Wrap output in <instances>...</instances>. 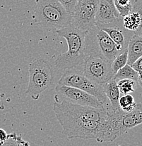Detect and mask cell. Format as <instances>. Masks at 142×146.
<instances>
[{
	"label": "cell",
	"instance_id": "obj_1",
	"mask_svg": "<svg viewBox=\"0 0 142 146\" xmlns=\"http://www.w3.org/2000/svg\"><path fill=\"white\" fill-rule=\"evenodd\" d=\"M53 111L68 139H94L98 143L112 142L114 138L108 122L105 108L81 106L62 100L55 101Z\"/></svg>",
	"mask_w": 142,
	"mask_h": 146
},
{
	"label": "cell",
	"instance_id": "obj_2",
	"mask_svg": "<svg viewBox=\"0 0 142 146\" xmlns=\"http://www.w3.org/2000/svg\"><path fill=\"white\" fill-rule=\"evenodd\" d=\"M57 34L65 38L68 45L67 52L59 55L55 62V65L60 70H67L79 68L84 62L85 36L87 32L76 28L71 24L57 30Z\"/></svg>",
	"mask_w": 142,
	"mask_h": 146
},
{
	"label": "cell",
	"instance_id": "obj_3",
	"mask_svg": "<svg viewBox=\"0 0 142 146\" xmlns=\"http://www.w3.org/2000/svg\"><path fill=\"white\" fill-rule=\"evenodd\" d=\"M33 20L46 31L56 32L71 24V15L57 0H36Z\"/></svg>",
	"mask_w": 142,
	"mask_h": 146
},
{
	"label": "cell",
	"instance_id": "obj_4",
	"mask_svg": "<svg viewBox=\"0 0 142 146\" xmlns=\"http://www.w3.org/2000/svg\"><path fill=\"white\" fill-rule=\"evenodd\" d=\"M29 81L26 94L38 100L40 95L50 88L54 81V70L48 60L38 58L28 66Z\"/></svg>",
	"mask_w": 142,
	"mask_h": 146
},
{
	"label": "cell",
	"instance_id": "obj_5",
	"mask_svg": "<svg viewBox=\"0 0 142 146\" xmlns=\"http://www.w3.org/2000/svg\"><path fill=\"white\" fill-rule=\"evenodd\" d=\"M121 51L105 32L94 25L85 36V56H98L112 63Z\"/></svg>",
	"mask_w": 142,
	"mask_h": 146
},
{
	"label": "cell",
	"instance_id": "obj_6",
	"mask_svg": "<svg viewBox=\"0 0 142 146\" xmlns=\"http://www.w3.org/2000/svg\"><path fill=\"white\" fill-rule=\"evenodd\" d=\"M58 84L75 87L84 91L94 96L103 105L108 100L103 85L98 84L87 78L79 68L65 70L58 81Z\"/></svg>",
	"mask_w": 142,
	"mask_h": 146
},
{
	"label": "cell",
	"instance_id": "obj_7",
	"mask_svg": "<svg viewBox=\"0 0 142 146\" xmlns=\"http://www.w3.org/2000/svg\"><path fill=\"white\" fill-rule=\"evenodd\" d=\"M81 67L87 78L100 85L110 80L114 75L110 62L98 56H87Z\"/></svg>",
	"mask_w": 142,
	"mask_h": 146
},
{
	"label": "cell",
	"instance_id": "obj_8",
	"mask_svg": "<svg viewBox=\"0 0 142 146\" xmlns=\"http://www.w3.org/2000/svg\"><path fill=\"white\" fill-rule=\"evenodd\" d=\"M99 0L77 1L71 16V24L82 31H88L96 24V14Z\"/></svg>",
	"mask_w": 142,
	"mask_h": 146
},
{
	"label": "cell",
	"instance_id": "obj_9",
	"mask_svg": "<svg viewBox=\"0 0 142 146\" xmlns=\"http://www.w3.org/2000/svg\"><path fill=\"white\" fill-rule=\"evenodd\" d=\"M55 91L57 93L55 97L62 98V100H65L69 103L81 106H91L94 108L103 107V104H101L94 96L77 88L58 84L55 87Z\"/></svg>",
	"mask_w": 142,
	"mask_h": 146
},
{
	"label": "cell",
	"instance_id": "obj_10",
	"mask_svg": "<svg viewBox=\"0 0 142 146\" xmlns=\"http://www.w3.org/2000/svg\"><path fill=\"white\" fill-rule=\"evenodd\" d=\"M95 25L108 35V36L116 44L117 48L121 52L127 49L129 39L132 37L133 35L135 34L124 27L122 18H117L113 22L110 23H96Z\"/></svg>",
	"mask_w": 142,
	"mask_h": 146
},
{
	"label": "cell",
	"instance_id": "obj_11",
	"mask_svg": "<svg viewBox=\"0 0 142 146\" xmlns=\"http://www.w3.org/2000/svg\"><path fill=\"white\" fill-rule=\"evenodd\" d=\"M141 0H135L132 11L122 17L123 26L135 34H141Z\"/></svg>",
	"mask_w": 142,
	"mask_h": 146
},
{
	"label": "cell",
	"instance_id": "obj_12",
	"mask_svg": "<svg viewBox=\"0 0 142 146\" xmlns=\"http://www.w3.org/2000/svg\"><path fill=\"white\" fill-rule=\"evenodd\" d=\"M122 17L119 14L114 6L111 5L105 0H99L96 14V23H110Z\"/></svg>",
	"mask_w": 142,
	"mask_h": 146
},
{
	"label": "cell",
	"instance_id": "obj_13",
	"mask_svg": "<svg viewBox=\"0 0 142 146\" xmlns=\"http://www.w3.org/2000/svg\"><path fill=\"white\" fill-rule=\"evenodd\" d=\"M142 123V105L137 103L135 108L129 112H124L121 118L120 135L123 134L129 129L140 125Z\"/></svg>",
	"mask_w": 142,
	"mask_h": 146
},
{
	"label": "cell",
	"instance_id": "obj_14",
	"mask_svg": "<svg viewBox=\"0 0 142 146\" xmlns=\"http://www.w3.org/2000/svg\"><path fill=\"white\" fill-rule=\"evenodd\" d=\"M127 64L131 65L142 56L141 34H134L127 44Z\"/></svg>",
	"mask_w": 142,
	"mask_h": 146
},
{
	"label": "cell",
	"instance_id": "obj_15",
	"mask_svg": "<svg viewBox=\"0 0 142 146\" xmlns=\"http://www.w3.org/2000/svg\"><path fill=\"white\" fill-rule=\"evenodd\" d=\"M103 86L105 96L110 101L112 108L114 110L120 109V106H119L120 92L117 86V81L114 78H112L110 80L104 84Z\"/></svg>",
	"mask_w": 142,
	"mask_h": 146
},
{
	"label": "cell",
	"instance_id": "obj_16",
	"mask_svg": "<svg viewBox=\"0 0 142 146\" xmlns=\"http://www.w3.org/2000/svg\"><path fill=\"white\" fill-rule=\"evenodd\" d=\"M139 74L136 72L132 68V66L128 64H126L125 66L120 68L117 70V72L114 74L113 78L116 81H118L122 79H130V80H134L135 82H138ZM138 84V82H137Z\"/></svg>",
	"mask_w": 142,
	"mask_h": 146
},
{
	"label": "cell",
	"instance_id": "obj_17",
	"mask_svg": "<svg viewBox=\"0 0 142 146\" xmlns=\"http://www.w3.org/2000/svg\"><path fill=\"white\" fill-rule=\"evenodd\" d=\"M119 106L124 112H129L135 108L137 103L131 94H125L119 98Z\"/></svg>",
	"mask_w": 142,
	"mask_h": 146
},
{
	"label": "cell",
	"instance_id": "obj_18",
	"mask_svg": "<svg viewBox=\"0 0 142 146\" xmlns=\"http://www.w3.org/2000/svg\"><path fill=\"white\" fill-rule=\"evenodd\" d=\"M120 92L125 94H132L135 91L137 82L130 79H122L117 82Z\"/></svg>",
	"mask_w": 142,
	"mask_h": 146
},
{
	"label": "cell",
	"instance_id": "obj_19",
	"mask_svg": "<svg viewBox=\"0 0 142 146\" xmlns=\"http://www.w3.org/2000/svg\"><path fill=\"white\" fill-rule=\"evenodd\" d=\"M126 64H127V49H125L117 55L111 63L112 69L114 74Z\"/></svg>",
	"mask_w": 142,
	"mask_h": 146
},
{
	"label": "cell",
	"instance_id": "obj_20",
	"mask_svg": "<svg viewBox=\"0 0 142 146\" xmlns=\"http://www.w3.org/2000/svg\"><path fill=\"white\" fill-rule=\"evenodd\" d=\"M29 145L30 143L24 141L22 136H18L16 133H11L7 134V140L4 142V145Z\"/></svg>",
	"mask_w": 142,
	"mask_h": 146
},
{
	"label": "cell",
	"instance_id": "obj_21",
	"mask_svg": "<svg viewBox=\"0 0 142 146\" xmlns=\"http://www.w3.org/2000/svg\"><path fill=\"white\" fill-rule=\"evenodd\" d=\"M69 14L72 16L77 4V0H57Z\"/></svg>",
	"mask_w": 142,
	"mask_h": 146
},
{
	"label": "cell",
	"instance_id": "obj_22",
	"mask_svg": "<svg viewBox=\"0 0 142 146\" xmlns=\"http://www.w3.org/2000/svg\"><path fill=\"white\" fill-rule=\"evenodd\" d=\"M142 57H140L139 58L137 59V60L133 63L131 66L136 72L139 74V75H141V69H142Z\"/></svg>",
	"mask_w": 142,
	"mask_h": 146
},
{
	"label": "cell",
	"instance_id": "obj_23",
	"mask_svg": "<svg viewBox=\"0 0 142 146\" xmlns=\"http://www.w3.org/2000/svg\"><path fill=\"white\" fill-rule=\"evenodd\" d=\"M7 133L4 129H0V146L4 145V142L7 140Z\"/></svg>",
	"mask_w": 142,
	"mask_h": 146
},
{
	"label": "cell",
	"instance_id": "obj_24",
	"mask_svg": "<svg viewBox=\"0 0 142 146\" xmlns=\"http://www.w3.org/2000/svg\"><path fill=\"white\" fill-rule=\"evenodd\" d=\"M113 2L120 6H127L132 4V0H113Z\"/></svg>",
	"mask_w": 142,
	"mask_h": 146
},
{
	"label": "cell",
	"instance_id": "obj_25",
	"mask_svg": "<svg viewBox=\"0 0 142 146\" xmlns=\"http://www.w3.org/2000/svg\"><path fill=\"white\" fill-rule=\"evenodd\" d=\"M106 1H108V3H110V4H111V5L114 6V2H113V0H105Z\"/></svg>",
	"mask_w": 142,
	"mask_h": 146
},
{
	"label": "cell",
	"instance_id": "obj_26",
	"mask_svg": "<svg viewBox=\"0 0 142 146\" xmlns=\"http://www.w3.org/2000/svg\"><path fill=\"white\" fill-rule=\"evenodd\" d=\"M81 1V0H77V1Z\"/></svg>",
	"mask_w": 142,
	"mask_h": 146
}]
</instances>
